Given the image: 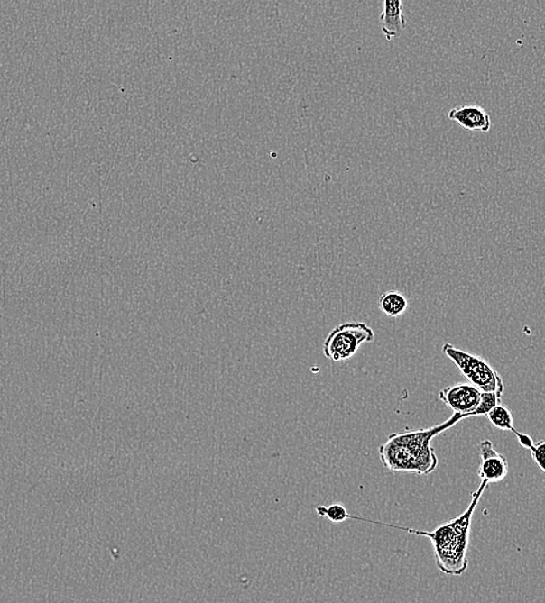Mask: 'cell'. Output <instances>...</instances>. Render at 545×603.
Instances as JSON below:
<instances>
[{
	"label": "cell",
	"mask_w": 545,
	"mask_h": 603,
	"mask_svg": "<svg viewBox=\"0 0 545 603\" xmlns=\"http://www.w3.org/2000/svg\"><path fill=\"white\" fill-rule=\"evenodd\" d=\"M466 418L470 416L454 414L447 422L429 428V430L393 433L380 448L382 463L392 472L430 475L439 463L438 456L432 446L433 439Z\"/></svg>",
	"instance_id": "6da1fadb"
},
{
	"label": "cell",
	"mask_w": 545,
	"mask_h": 603,
	"mask_svg": "<svg viewBox=\"0 0 545 603\" xmlns=\"http://www.w3.org/2000/svg\"><path fill=\"white\" fill-rule=\"evenodd\" d=\"M375 333L365 323H344L325 339L323 351L328 359L343 362L353 358L364 343H373Z\"/></svg>",
	"instance_id": "277c9868"
},
{
	"label": "cell",
	"mask_w": 545,
	"mask_h": 603,
	"mask_svg": "<svg viewBox=\"0 0 545 603\" xmlns=\"http://www.w3.org/2000/svg\"><path fill=\"white\" fill-rule=\"evenodd\" d=\"M485 418L497 427L498 430L514 432L513 416H512L510 408L503 406V403L498 404L497 407L492 408L489 414L485 415Z\"/></svg>",
	"instance_id": "30bf717a"
},
{
	"label": "cell",
	"mask_w": 545,
	"mask_h": 603,
	"mask_svg": "<svg viewBox=\"0 0 545 603\" xmlns=\"http://www.w3.org/2000/svg\"><path fill=\"white\" fill-rule=\"evenodd\" d=\"M482 463L479 467L478 476L487 483H499L506 479L508 473V463L506 457L500 454L494 448L490 440H484L479 443Z\"/></svg>",
	"instance_id": "8992f818"
},
{
	"label": "cell",
	"mask_w": 545,
	"mask_h": 603,
	"mask_svg": "<svg viewBox=\"0 0 545 603\" xmlns=\"http://www.w3.org/2000/svg\"><path fill=\"white\" fill-rule=\"evenodd\" d=\"M381 30L386 40L400 38L406 28L404 7L402 0H383Z\"/></svg>",
	"instance_id": "ba28073f"
},
{
	"label": "cell",
	"mask_w": 545,
	"mask_h": 603,
	"mask_svg": "<svg viewBox=\"0 0 545 603\" xmlns=\"http://www.w3.org/2000/svg\"><path fill=\"white\" fill-rule=\"evenodd\" d=\"M442 352L457 364L459 371L466 376L469 383L478 388L479 390L503 394L505 386H503L502 376L486 360L469 353V352L458 350L449 343L443 345Z\"/></svg>",
	"instance_id": "3957f363"
},
{
	"label": "cell",
	"mask_w": 545,
	"mask_h": 603,
	"mask_svg": "<svg viewBox=\"0 0 545 603\" xmlns=\"http://www.w3.org/2000/svg\"><path fill=\"white\" fill-rule=\"evenodd\" d=\"M378 306L388 317L397 318L408 310L409 301L400 291L392 290L381 295Z\"/></svg>",
	"instance_id": "9c48e42d"
},
{
	"label": "cell",
	"mask_w": 545,
	"mask_h": 603,
	"mask_svg": "<svg viewBox=\"0 0 545 603\" xmlns=\"http://www.w3.org/2000/svg\"><path fill=\"white\" fill-rule=\"evenodd\" d=\"M487 485H489L487 481L482 480V483L478 485L477 489L474 492L473 499H471L465 513L446 522V524L439 525L433 532L398 527V525L382 524V522L377 521H374V525H385V527L404 530V532L413 534V535L429 537L432 542L438 569L442 573L448 574V576H462L467 569V564H469L467 549H469L471 522H473L476 507L481 501Z\"/></svg>",
	"instance_id": "7a4b0ae2"
},
{
	"label": "cell",
	"mask_w": 545,
	"mask_h": 603,
	"mask_svg": "<svg viewBox=\"0 0 545 603\" xmlns=\"http://www.w3.org/2000/svg\"><path fill=\"white\" fill-rule=\"evenodd\" d=\"M448 117L470 132H489L492 125L489 113L478 105H462L450 109Z\"/></svg>",
	"instance_id": "52a82bcc"
},
{
	"label": "cell",
	"mask_w": 545,
	"mask_h": 603,
	"mask_svg": "<svg viewBox=\"0 0 545 603\" xmlns=\"http://www.w3.org/2000/svg\"><path fill=\"white\" fill-rule=\"evenodd\" d=\"M513 433L516 436H518L519 443L523 448L531 449L532 444H534V441H532L530 435L524 434V433L518 432L516 430Z\"/></svg>",
	"instance_id": "4fadbf2b"
},
{
	"label": "cell",
	"mask_w": 545,
	"mask_h": 603,
	"mask_svg": "<svg viewBox=\"0 0 545 603\" xmlns=\"http://www.w3.org/2000/svg\"><path fill=\"white\" fill-rule=\"evenodd\" d=\"M544 483H545V481H544Z\"/></svg>",
	"instance_id": "5bb4252c"
},
{
	"label": "cell",
	"mask_w": 545,
	"mask_h": 603,
	"mask_svg": "<svg viewBox=\"0 0 545 603\" xmlns=\"http://www.w3.org/2000/svg\"><path fill=\"white\" fill-rule=\"evenodd\" d=\"M482 391L471 383H457L442 388L439 399L442 400L454 414L467 415L474 418V412L481 403Z\"/></svg>",
	"instance_id": "5b68a950"
},
{
	"label": "cell",
	"mask_w": 545,
	"mask_h": 603,
	"mask_svg": "<svg viewBox=\"0 0 545 603\" xmlns=\"http://www.w3.org/2000/svg\"><path fill=\"white\" fill-rule=\"evenodd\" d=\"M502 394L499 392L482 391L481 403L474 412V416H481L489 414V412L498 404L502 403Z\"/></svg>",
	"instance_id": "8fae6325"
},
{
	"label": "cell",
	"mask_w": 545,
	"mask_h": 603,
	"mask_svg": "<svg viewBox=\"0 0 545 603\" xmlns=\"http://www.w3.org/2000/svg\"><path fill=\"white\" fill-rule=\"evenodd\" d=\"M532 460L539 465L540 471L545 472V441L534 443L531 447Z\"/></svg>",
	"instance_id": "7c38bea8"
}]
</instances>
